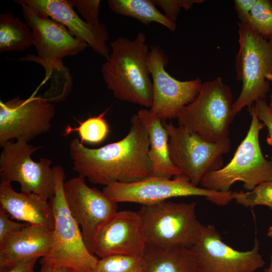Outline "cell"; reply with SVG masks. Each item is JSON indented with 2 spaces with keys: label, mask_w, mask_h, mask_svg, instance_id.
<instances>
[{
  "label": "cell",
  "mask_w": 272,
  "mask_h": 272,
  "mask_svg": "<svg viewBox=\"0 0 272 272\" xmlns=\"http://www.w3.org/2000/svg\"><path fill=\"white\" fill-rule=\"evenodd\" d=\"M254 107L258 118L267 129V142L272 145V109L265 99L257 100L254 103ZM270 159L272 161V155Z\"/></svg>",
  "instance_id": "cell-30"
},
{
  "label": "cell",
  "mask_w": 272,
  "mask_h": 272,
  "mask_svg": "<svg viewBox=\"0 0 272 272\" xmlns=\"http://www.w3.org/2000/svg\"><path fill=\"white\" fill-rule=\"evenodd\" d=\"M145 272H199L191 248L147 247Z\"/></svg>",
  "instance_id": "cell-21"
},
{
  "label": "cell",
  "mask_w": 272,
  "mask_h": 272,
  "mask_svg": "<svg viewBox=\"0 0 272 272\" xmlns=\"http://www.w3.org/2000/svg\"><path fill=\"white\" fill-rule=\"evenodd\" d=\"M256 0H235V9L241 23L247 24L249 15Z\"/></svg>",
  "instance_id": "cell-32"
},
{
  "label": "cell",
  "mask_w": 272,
  "mask_h": 272,
  "mask_svg": "<svg viewBox=\"0 0 272 272\" xmlns=\"http://www.w3.org/2000/svg\"><path fill=\"white\" fill-rule=\"evenodd\" d=\"M239 48L236 55L237 79L241 92L232 105L234 116L257 100L265 99L272 82V38L267 39L247 24L238 23Z\"/></svg>",
  "instance_id": "cell-5"
},
{
  "label": "cell",
  "mask_w": 272,
  "mask_h": 272,
  "mask_svg": "<svg viewBox=\"0 0 272 272\" xmlns=\"http://www.w3.org/2000/svg\"><path fill=\"white\" fill-rule=\"evenodd\" d=\"M109 108L97 116L90 117L86 120L80 122L79 125L75 128H67L69 132L77 131L81 139V142L98 144L102 142L109 132L108 124L104 118Z\"/></svg>",
  "instance_id": "cell-24"
},
{
  "label": "cell",
  "mask_w": 272,
  "mask_h": 272,
  "mask_svg": "<svg viewBox=\"0 0 272 272\" xmlns=\"http://www.w3.org/2000/svg\"><path fill=\"white\" fill-rule=\"evenodd\" d=\"M16 3L21 6L26 23L33 32L38 54H29L20 60L59 64L63 63V58L76 55L88 46L74 36L63 25L30 6Z\"/></svg>",
  "instance_id": "cell-14"
},
{
  "label": "cell",
  "mask_w": 272,
  "mask_h": 272,
  "mask_svg": "<svg viewBox=\"0 0 272 272\" xmlns=\"http://www.w3.org/2000/svg\"><path fill=\"white\" fill-rule=\"evenodd\" d=\"M29 224L11 221L6 210L0 206V240L12 232L18 231Z\"/></svg>",
  "instance_id": "cell-31"
},
{
  "label": "cell",
  "mask_w": 272,
  "mask_h": 272,
  "mask_svg": "<svg viewBox=\"0 0 272 272\" xmlns=\"http://www.w3.org/2000/svg\"><path fill=\"white\" fill-rule=\"evenodd\" d=\"M1 147V182H18L21 192L34 193L46 200L50 199L55 192L52 161L42 158L37 162L31 158L42 147L34 146L22 141H11Z\"/></svg>",
  "instance_id": "cell-10"
},
{
  "label": "cell",
  "mask_w": 272,
  "mask_h": 272,
  "mask_svg": "<svg viewBox=\"0 0 272 272\" xmlns=\"http://www.w3.org/2000/svg\"><path fill=\"white\" fill-rule=\"evenodd\" d=\"M63 25L76 38L85 42L93 50L106 59L109 48L107 27L93 25L84 21L75 11L70 0H17Z\"/></svg>",
  "instance_id": "cell-17"
},
{
  "label": "cell",
  "mask_w": 272,
  "mask_h": 272,
  "mask_svg": "<svg viewBox=\"0 0 272 272\" xmlns=\"http://www.w3.org/2000/svg\"><path fill=\"white\" fill-rule=\"evenodd\" d=\"M267 236L272 240V225L268 228Z\"/></svg>",
  "instance_id": "cell-36"
},
{
  "label": "cell",
  "mask_w": 272,
  "mask_h": 272,
  "mask_svg": "<svg viewBox=\"0 0 272 272\" xmlns=\"http://www.w3.org/2000/svg\"><path fill=\"white\" fill-rule=\"evenodd\" d=\"M268 105L270 106V107L272 109V94H271V95L270 96V103H269V104Z\"/></svg>",
  "instance_id": "cell-37"
},
{
  "label": "cell",
  "mask_w": 272,
  "mask_h": 272,
  "mask_svg": "<svg viewBox=\"0 0 272 272\" xmlns=\"http://www.w3.org/2000/svg\"><path fill=\"white\" fill-rule=\"evenodd\" d=\"M102 191L115 202H134L142 205L157 203L177 197L203 196L218 206H225L233 199L232 192L199 187L182 174L173 179L150 177L132 182H114Z\"/></svg>",
  "instance_id": "cell-9"
},
{
  "label": "cell",
  "mask_w": 272,
  "mask_h": 272,
  "mask_svg": "<svg viewBox=\"0 0 272 272\" xmlns=\"http://www.w3.org/2000/svg\"><path fill=\"white\" fill-rule=\"evenodd\" d=\"M163 123L169 134L171 161L192 184L197 186L207 174L223 167V156L231 149L229 136L212 143L182 126Z\"/></svg>",
  "instance_id": "cell-8"
},
{
  "label": "cell",
  "mask_w": 272,
  "mask_h": 272,
  "mask_svg": "<svg viewBox=\"0 0 272 272\" xmlns=\"http://www.w3.org/2000/svg\"><path fill=\"white\" fill-rule=\"evenodd\" d=\"M248 110L251 120L245 137L226 166L203 177L202 187L228 192L233 184L241 181L244 189L250 191L272 179V161L264 157L259 143V133L265 125L258 118L254 104Z\"/></svg>",
  "instance_id": "cell-6"
},
{
  "label": "cell",
  "mask_w": 272,
  "mask_h": 272,
  "mask_svg": "<svg viewBox=\"0 0 272 272\" xmlns=\"http://www.w3.org/2000/svg\"><path fill=\"white\" fill-rule=\"evenodd\" d=\"M254 241L250 250H236L223 242L214 225H208L191 249L199 272H255L265 262L257 238Z\"/></svg>",
  "instance_id": "cell-13"
},
{
  "label": "cell",
  "mask_w": 272,
  "mask_h": 272,
  "mask_svg": "<svg viewBox=\"0 0 272 272\" xmlns=\"http://www.w3.org/2000/svg\"><path fill=\"white\" fill-rule=\"evenodd\" d=\"M52 231L28 225L4 237L0 240V272L24 260L47 256L52 245Z\"/></svg>",
  "instance_id": "cell-18"
},
{
  "label": "cell",
  "mask_w": 272,
  "mask_h": 272,
  "mask_svg": "<svg viewBox=\"0 0 272 272\" xmlns=\"http://www.w3.org/2000/svg\"><path fill=\"white\" fill-rule=\"evenodd\" d=\"M246 24L263 37L271 39L272 1L256 0Z\"/></svg>",
  "instance_id": "cell-26"
},
{
  "label": "cell",
  "mask_w": 272,
  "mask_h": 272,
  "mask_svg": "<svg viewBox=\"0 0 272 272\" xmlns=\"http://www.w3.org/2000/svg\"><path fill=\"white\" fill-rule=\"evenodd\" d=\"M55 114L54 105L44 98L19 96L0 101V146L15 139L29 142L47 132Z\"/></svg>",
  "instance_id": "cell-12"
},
{
  "label": "cell",
  "mask_w": 272,
  "mask_h": 272,
  "mask_svg": "<svg viewBox=\"0 0 272 272\" xmlns=\"http://www.w3.org/2000/svg\"><path fill=\"white\" fill-rule=\"evenodd\" d=\"M148 132L137 114L132 116L126 136L97 149L85 147L78 138L70 144L73 169L93 184L128 183L151 176Z\"/></svg>",
  "instance_id": "cell-1"
},
{
  "label": "cell",
  "mask_w": 272,
  "mask_h": 272,
  "mask_svg": "<svg viewBox=\"0 0 272 272\" xmlns=\"http://www.w3.org/2000/svg\"><path fill=\"white\" fill-rule=\"evenodd\" d=\"M156 6H159L165 15L171 20L176 22L182 8L190 9L193 5L203 3V0H152Z\"/></svg>",
  "instance_id": "cell-28"
},
{
  "label": "cell",
  "mask_w": 272,
  "mask_h": 272,
  "mask_svg": "<svg viewBox=\"0 0 272 272\" xmlns=\"http://www.w3.org/2000/svg\"><path fill=\"white\" fill-rule=\"evenodd\" d=\"M55 192L50 199L54 218L52 245L41 265L66 266L75 272H94L98 259L87 247L80 226L73 217L64 193L65 175L60 165L53 167Z\"/></svg>",
  "instance_id": "cell-3"
},
{
  "label": "cell",
  "mask_w": 272,
  "mask_h": 272,
  "mask_svg": "<svg viewBox=\"0 0 272 272\" xmlns=\"http://www.w3.org/2000/svg\"><path fill=\"white\" fill-rule=\"evenodd\" d=\"M147 243L138 212H117L100 228L91 252L100 258L114 255L143 256Z\"/></svg>",
  "instance_id": "cell-16"
},
{
  "label": "cell",
  "mask_w": 272,
  "mask_h": 272,
  "mask_svg": "<svg viewBox=\"0 0 272 272\" xmlns=\"http://www.w3.org/2000/svg\"></svg>",
  "instance_id": "cell-38"
},
{
  "label": "cell",
  "mask_w": 272,
  "mask_h": 272,
  "mask_svg": "<svg viewBox=\"0 0 272 272\" xmlns=\"http://www.w3.org/2000/svg\"><path fill=\"white\" fill-rule=\"evenodd\" d=\"M0 206L13 219L53 230L54 218L48 200L34 193L18 192L8 182L0 183Z\"/></svg>",
  "instance_id": "cell-19"
},
{
  "label": "cell",
  "mask_w": 272,
  "mask_h": 272,
  "mask_svg": "<svg viewBox=\"0 0 272 272\" xmlns=\"http://www.w3.org/2000/svg\"><path fill=\"white\" fill-rule=\"evenodd\" d=\"M263 272H272V253L270 256V262L269 266L264 269Z\"/></svg>",
  "instance_id": "cell-35"
},
{
  "label": "cell",
  "mask_w": 272,
  "mask_h": 272,
  "mask_svg": "<svg viewBox=\"0 0 272 272\" xmlns=\"http://www.w3.org/2000/svg\"><path fill=\"white\" fill-rule=\"evenodd\" d=\"M233 103L231 90L221 77L203 82L196 97L179 112V125L206 141L217 143L229 136L235 117Z\"/></svg>",
  "instance_id": "cell-7"
},
{
  "label": "cell",
  "mask_w": 272,
  "mask_h": 272,
  "mask_svg": "<svg viewBox=\"0 0 272 272\" xmlns=\"http://www.w3.org/2000/svg\"><path fill=\"white\" fill-rule=\"evenodd\" d=\"M109 9L117 15L131 17L146 25L157 23L174 32L176 22L161 13L152 0H108Z\"/></svg>",
  "instance_id": "cell-22"
},
{
  "label": "cell",
  "mask_w": 272,
  "mask_h": 272,
  "mask_svg": "<svg viewBox=\"0 0 272 272\" xmlns=\"http://www.w3.org/2000/svg\"><path fill=\"white\" fill-rule=\"evenodd\" d=\"M85 179L79 175L64 181V193L68 208L91 252L96 233L117 212V206L102 191L88 186Z\"/></svg>",
  "instance_id": "cell-15"
},
{
  "label": "cell",
  "mask_w": 272,
  "mask_h": 272,
  "mask_svg": "<svg viewBox=\"0 0 272 272\" xmlns=\"http://www.w3.org/2000/svg\"><path fill=\"white\" fill-rule=\"evenodd\" d=\"M149 134V156L151 162V177L169 179L181 174L173 163L169 152V134L162 120L146 108L137 113Z\"/></svg>",
  "instance_id": "cell-20"
},
{
  "label": "cell",
  "mask_w": 272,
  "mask_h": 272,
  "mask_svg": "<svg viewBox=\"0 0 272 272\" xmlns=\"http://www.w3.org/2000/svg\"><path fill=\"white\" fill-rule=\"evenodd\" d=\"M70 2L85 19L86 22L93 25L101 24L99 19L100 0H70Z\"/></svg>",
  "instance_id": "cell-29"
},
{
  "label": "cell",
  "mask_w": 272,
  "mask_h": 272,
  "mask_svg": "<svg viewBox=\"0 0 272 272\" xmlns=\"http://www.w3.org/2000/svg\"><path fill=\"white\" fill-rule=\"evenodd\" d=\"M39 258L38 257H35L22 261L12 269L6 272H32Z\"/></svg>",
  "instance_id": "cell-33"
},
{
  "label": "cell",
  "mask_w": 272,
  "mask_h": 272,
  "mask_svg": "<svg viewBox=\"0 0 272 272\" xmlns=\"http://www.w3.org/2000/svg\"><path fill=\"white\" fill-rule=\"evenodd\" d=\"M34 45L33 32L12 12L0 15V52L23 51Z\"/></svg>",
  "instance_id": "cell-23"
},
{
  "label": "cell",
  "mask_w": 272,
  "mask_h": 272,
  "mask_svg": "<svg viewBox=\"0 0 272 272\" xmlns=\"http://www.w3.org/2000/svg\"><path fill=\"white\" fill-rule=\"evenodd\" d=\"M32 272H75L72 268L66 266H54L50 265H41L38 271Z\"/></svg>",
  "instance_id": "cell-34"
},
{
  "label": "cell",
  "mask_w": 272,
  "mask_h": 272,
  "mask_svg": "<svg viewBox=\"0 0 272 272\" xmlns=\"http://www.w3.org/2000/svg\"><path fill=\"white\" fill-rule=\"evenodd\" d=\"M110 45L111 52L101 69L107 88L119 100L150 108L153 90L145 34L140 32L132 40L118 37Z\"/></svg>",
  "instance_id": "cell-2"
},
{
  "label": "cell",
  "mask_w": 272,
  "mask_h": 272,
  "mask_svg": "<svg viewBox=\"0 0 272 272\" xmlns=\"http://www.w3.org/2000/svg\"><path fill=\"white\" fill-rule=\"evenodd\" d=\"M196 203L163 201L142 205L141 219L147 247L191 248L198 240L203 225L197 219Z\"/></svg>",
  "instance_id": "cell-4"
},
{
  "label": "cell",
  "mask_w": 272,
  "mask_h": 272,
  "mask_svg": "<svg viewBox=\"0 0 272 272\" xmlns=\"http://www.w3.org/2000/svg\"><path fill=\"white\" fill-rule=\"evenodd\" d=\"M94 272H145L144 255H114L101 258Z\"/></svg>",
  "instance_id": "cell-25"
},
{
  "label": "cell",
  "mask_w": 272,
  "mask_h": 272,
  "mask_svg": "<svg viewBox=\"0 0 272 272\" xmlns=\"http://www.w3.org/2000/svg\"><path fill=\"white\" fill-rule=\"evenodd\" d=\"M232 194L233 199L244 207L265 206L272 210V179L259 184L251 190L233 192Z\"/></svg>",
  "instance_id": "cell-27"
},
{
  "label": "cell",
  "mask_w": 272,
  "mask_h": 272,
  "mask_svg": "<svg viewBox=\"0 0 272 272\" xmlns=\"http://www.w3.org/2000/svg\"><path fill=\"white\" fill-rule=\"evenodd\" d=\"M168 63L160 46L150 47L148 63L153 100L149 110L162 120L177 118L181 109L196 97L202 83L199 78L182 81L173 78L165 70Z\"/></svg>",
  "instance_id": "cell-11"
}]
</instances>
